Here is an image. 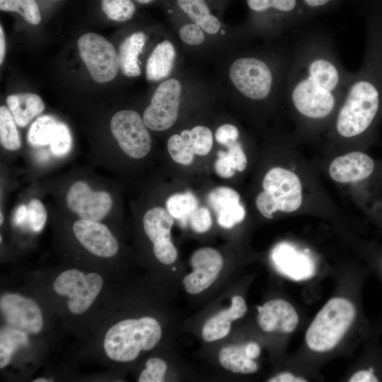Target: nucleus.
I'll return each instance as SVG.
<instances>
[{
  "label": "nucleus",
  "instance_id": "412c9836",
  "mask_svg": "<svg viewBox=\"0 0 382 382\" xmlns=\"http://www.w3.org/2000/svg\"><path fill=\"white\" fill-rule=\"evenodd\" d=\"M176 57V51L171 42H159L149 55L146 65V77L149 81H158L170 75Z\"/></svg>",
  "mask_w": 382,
  "mask_h": 382
},
{
  "label": "nucleus",
  "instance_id": "5fc2aeb1",
  "mask_svg": "<svg viewBox=\"0 0 382 382\" xmlns=\"http://www.w3.org/2000/svg\"><path fill=\"white\" fill-rule=\"evenodd\" d=\"M380 267H381V272H382V258H381Z\"/></svg>",
  "mask_w": 382,
  "mask_h": 382
},
{
  "label": "nucleus",
  "instance_id": "c9c22d12",
  "mask_svg": "<svg viewBox=\"0 0 382 382\" xmlns=\"http://www.w3.org/2000/svg\"><path fill=\"white\" fill-rule=\"evenodd\" d=\"M28 207L27 222L31 230L38 233L42 230L47 221V212L43 204L37 199H31Z\"/></svg>",
  "mask_w": 382,
  "mask_h": 382
},
{
  "label": "nucleus",
  "instance_id": "c03bdc74",
  "mask_svg": "<svg viewBox=\"0 0 382 382\" xmlns=\"http://www.w3.org/2000/svg\"><path fill=\"white\" fill-rule=\"evenodd\" d=\"M379 378L366 369H361L355 372L349 379V382H378Z\"/></svg>",
  "mask_w": 382,
  "mask_h": 382
},
{
  "label": "nucleus",
  "instance_id": "c85d7f7f",
  "mask_svg": "<svg viewBox=\"0 0 382 382\" xmlns=\"http://www.w3.org/2000/svg\"><path fill=\"white\" fill-rule=\"evenodd\" d=\"M0 141L1 146L9 151L21 148V141L15 120L8 108H0Z\"/></svg>",
  "mask_w": 382,
  "mask_h": 382
},
{
  "label": "nucleus",
  "instance_id": "39448f33",
  "mask_svg": "<svg viewBox=\"0 0 382 382\" xmlns=\"http://www.w3.org/2000/svg\"><path fill=\"white\" fill-rule=\"evenodd\" d=\"M357 316L352 301L342 297L330 299L317 313L305 336L308 347L316 352L335 348L342 339Z\"/></svg>",
  "mask_w": 382,
  "mask_h": 382
},
{
  "label": "nucleus",
  "instance_id": "2f4dec72",
  "mask_svg": "<svg viewBox=\"0 0 382 382\" xmlns=\"http://www.w3.org/2000/svg\"><path fill=\"white\" fill-rule=\"evenodd\" d=\"M0 9L16 12L32 25H37L41 21L40 11L35 0H0Z\"/></svg>",
  "mask_w": 382,
  "mask_h": 382
},
{
  "label": "nucleus",
  "instance_id": "4c0bfd02",
  "mask_svg": "<svg viewBox=\"0 0 382 382\" xmlns=\"http://www.w3.org/2000/svg\"><path fill=\"white\" fill-rule=\"evenodd\" d=\"M180 40L185 44L197 46L205 40L204 31L197 24L192 22L182 25L178 32Z\"/></svg>",
  "mask_w": 382,
  "mask_h": 382
},
{
  "label": "nucleus",
  "instance_id": "cd10ccee",
  "mask_svg": "<svg viewBox=\"0 0 382 382\" xmlns=\"http://www.w3.org/2000/svg\"><path fill=\"white\" fill-rule=\"evenodd\" d=\"M27 333L18 329L7 327L1 330L0 335V367L4 368L11 361L15 349L28 343Z\"/></svg>",
  "mask_w": 382,
  "mask_h": 382
},
{
  "label": "nucleus",
  "instance_id": "2eb2a0df",
  "mask_svg": "<svg viewBox=\"0 0 382 382\" xmlns=\"http://www.w3.org/2000/svg\"><path fill=\"white\" fill-rule=\"evenodd\" d=\"M72 228L76 239L92 254L110 257L117 253V240L108 227L99 221L79 219L74 222Z\"/></svg>",
  "mask_w": 382,
  "mask_h": 382
},
{
  "label": "nucleus",
  "instance_id": "b1692460",
  "mask_svg": "<svg viewBox=\"0 0 382 382\" xmlns=\"http://www.w3.org/2000/svg\"><path fill=\"white\" fill-rule=\"evenodd\" d=\"M175 4L183 13L199 25L205 33L215 35L221 30V23L212 13L207 0H175Z\"/></svg>",
  "mask_w": 382,
  "mask_h": 382
},
{
  "label": "nucleus",
  "instance_id": "6e6d98bb",
  "mask_svg": "<svg viewBox=\"0 0 382 382\" xmlns=\"http://www.w3.org/2000/svg\"><path fill=\"white\" fill-rule=\"evenodd\" d=\"M380 2L382 4V0H381Z\"/></svg>",
  "mask_w": 382,
  "mask_h": 382
},
{
  "label": "nucleus",
  "instance_id": "a211bd4d",
  "mask_svg": "<svg viewBox=\"0 0 382 382\" xmlns=\"http://www.w3.org/2000/svg\"><path fill=\"white\" fill-rule=\"evenodd\" d=\"M207 201L216 213L217 223L223 228H232L245 216L239 194L231 187H218L212 190L208 193Z\"/></svg>",
  "mask_w": 382,
  "mask_h": 382
},
{
  "label": "nucleus",
  "instance_id": "9b49d317",
  "mask_svg": "<svg viewBox=\"0 0 382 382\" xmlns=\"http://www.w3.org/2000/svg\"><path fill=\"white\" fill-rule=\"evenodd\" d=\"M140 115L131 110L116 112L110 121L111 132L121 149L133 158L146 156L151 147V139Z\"/></svg>",
  "mask_w": 382,
  "mask_h": 382
},
{
  "label": "nucleus",
  "instance_id": "a18cd8bd",
  "mask_svg": "<svg viewBox=\"0 0 382 382\" xmlns=\"http://www.w3.org/2000/svg\"><path fill=\"white\" fill-rule=\"evenodd\" d=\"M335 0H301L302 4L308 11H316L328 6Z\"/></svg>",
  "mask_w": 382,
  "mask_h": 382
},
{
  "label": "nucleus",
  "instance_id": "1a4fd4ad",
  "mask_svg": "<svg viewBox=\"0 0 382 382\" xmlns=\"http://www.w3.org/2000/svg\"><path fill=\"white\" fill-rule=\"evenodd\" d=\"M103 280L97 273L83 272L76 269L65 270L54 280L53 288L59 295L69 298V310L74 314L87 311L99 294Z\"/></svg>",
  "mask_w": 382,
  "mask_h": 382
},
{
  "label": "nucleus",
  "instance_id": "6e6552de",
  "mask_svg": "<svg viewBox=\"0 0 382 382\" xmlns=\"http://www.w3.org/2000/svg\"><path fill=\"white\" fill-rule=\"evenodd\" d=\"M77 45L79 55L95 81L103 83L116 76L120 68L119 56L104 37L88 33L79 37Z\"/></svg>",
  "mask_w": 382,
  "mask_h": 382
},
{
  "label": "nucleus",
  "instance_id": "8fccbe9b",
  "mask_svg": "<svg viewBox=\"0 0 382 382\" xmlns=\"http://www.w3.org/2000/svg\"><path fill=\"white\" fill-rule=\"evenodd\" d=\"M6 54V41L3 27L0 26V64L3 63Z\"/></svg>",
  "mask_w": 382,
  "mask_h": 382
},
{
  "label": "nucleus",
  "instance_id": "79ce46f5",
  "mask_svg": "<svg viewBox=\"0 0 382 382\" xmlns=\"http://www.w3.org/2000/svg\"><path fill=\"white\" fill-rule=\"evenodd\" d=\"M218 158L214 163V170L216 173L221 178H230L235 174L236 169L226 152L219 151L217 153Z\"/></svg>",
  "mask_w": 382,
  "mask_h": 382
},
{
  "label": "nucleus",
  "instance_id": "f03ea898",
  "mask_svg": "<svg viewBox=\"0 0 382 382\" xmlns=\"http://www.w3.org/2000/svg\"><path fill=\"white\" fill-rule=\"evenodd\" d=\"M362 63L352 76L337 109L335 130L342 138L369 135L382 115V10L366 16Z\"/></svg>",
  "mask_w": 382,
  "mask_h": 382
},
{
  "label": "nucleus",
  "instance_id": "864d4df0",
  "mask_svg": "<svg viewBox=\"0 0 382 382\" xmlns=\"http://www.w3.org/2000/svg\"><path fill=\"white\" fill-rule=\"evenodd\" d=\"M3 221H4V216H3L2 212H1L0 213V224L1 225L3 224Z\"/></svg>",
  "mask_w": 382,
  "mask_h": 382
},
{
  "label": "nucleus",
  "instance_id": "393cba45",
  "mask_svg": "<svg viewBox=\"0 0 382 382\" xmlns=\"http://www.w3.org/2000/svg\"><path fill=\"white\" fill-rule=\"evenodd\" d=\"M173 224V217L162 207H154L144 215V232L154 245H158L171 241L170 229Z\"/></svg>",
  "mask_w": 382,
  "mask_h": 382
},
{
  "label": "nucleus",
  "instance_id": "f257e3e1",
  "mask_svg": "<svg viewBox=\"0 0 382 382\" xmlns=\"http://www.w3.org/2000/svg\"><path fill=\"white\" fill-rule=\"evenodd\" d=\"M352 74L326 31L296 30L283 94L299 117L320 122L339 108Z\"/></svg>",
  "mask_w": 382,
  "mask_h": 382
},
{
  "label": "nucleus",
  "instance_id": "e433bc0d",
  "mask_svg": "<svg viewBox=\"0 0 382 382\" xmlns=\"http://www.w3.org/2000/svg\"><path fill=\"white\" fill-rule=\"evenodd\" d=\"M167 369L166 364L158 358H150L146 362V368L141 371L139 382H161Z\"/></svg>",
  "mask_w": 382,
  "mask_h": 382
},
{
  "label": "nucleus",
  "instance_id": "7ed1b4c3",
  "mask_svg": "<svg viewBox=\"0 0 382 382\" xmlns=\"http://www.w3.org/2000/svg\"><path fill=\"white\" fill-rule=\"evenodd\" d=\"M291 52V43L273 57L253 54L238 58L229 68L233 86L244 98L255 102L283 94Z\"/></svg>",
  "mask_w": 382,
  "mask_h": 382
},
{
  "label": "nucleus",
  "instance_id": "ea45409f",
  "mask_svg": "<svg viewBox=\"0 0 382 382\" xmlns=\"http://www.w3.org/2000/svg\"><path fill=\"white\" fill-rule=\"evenodd\" d=\"M227 149L226 153L236 170L243 171L247 166L248 161L241 144L236 141L228 146Z\"/></svg>",
  "mask_w": 382,
  "mask_h": 382
},
{
  "label": "nucleus",
  "instance_id": "58836bf2",
  "mask_svg": "<svg viewBox=\"0 0 382 382\" xmlns=\"http://www.w3.org/2000/svg\"><path fill=\"white\" fill-rule=\"evenodd\" d=\"M189 219L191 228L196 233L207 231L212 224L209 210L204 207H198L191 214Z\"/></svg>",
  "mask_w": 382,
  "mask_h": 382
},
{
  "label": "nucleus",
  "instance_id": "de8ad7c7",
  "mask_svg": "<svg viewBox=\"0 0 382 382\" xmlns=\"http://www.w3.org/2000/svg\"><path fill=\"white\" fill-rule=\"evenodd\" d=\"M28 207L25 204H21L15 210L13 215V222L17 226L23 225L27 222Z\"/></svg>",
  "mask_w": 382,
  "mask_h": 382
},
{
  "label": "nucleus",
  "instance_id": "473e14b6",
  "mask_svg": "<svg viewBox=\"0 0 382 382\" xmlns=\"http://www.w3.org/2000/svg\"><path fill=\"white\" fill-rule=\"evenodd\" d=\"M101 6L106 16L117 22L130 20L136 11L132 0H101Z\"/></svg>",
  "mask_w": 382,
  "mask_h": 382
},
{
  "label": "nucleus",
  "instance_id": "09e8293b",
  "mask_svg": "<svg viewBox=\"0 0 382 382\" xmlns=\"http://www.w3.org/2000/svg\"><path fill=\"white\" fill-rule=\"evenodd\" d=\"M245 353L249 358L255 359L260 354V347L255 342H250L245 345Z\"/></svg>",
  "mask_w": 382,
  "mask_h": 382
},
{
  "label": "nucleus",
  "instance_id": "20e7f679",
  "mask_svg": "<svg viewBox=\"0 0 382 382\" xmlns=\"http://www.w3.org/2000/svg\"><path fill=\"white\" fill-rule=\"evenodd\" d=\"M161 337V328L151 317L127 319L112 325L104 338V349L112 360L135 359L141 351L153 349Z\"/></svg>",
  "mask_w": 382,
  "mask_h": 382
},
{
  "label": "nucleus",
  "instance_id": "ddd939ff",
  "mask_svg": "<svg viewBox=\"0 0 382 382\" xmlns=\"http://www.w3.org/2000/svg\"><path fill=\"white\" fill-rule=\"evenodd\" d=\"M0 308L8 326L26 333L37 334L43 325L40 307L32 299L16 294L1 297Z\"/></svg>",
  "mask_w": 382,
  "mask_h": 382
},
{
  "label": "nucleus",
  "instance_id": "4468645a",
  "mask_svg": "<svg viewBox=\"0 0 382 382\" xmlns=\"http://www.w3.org/2000/svg\"><path fill=\"white\" fill-rule=\"evenodd\" d=\"M193 268L183 280L185 290L197 294L209 288L217 279L223 267L221 254L212 248H202L196 250L190 258Z\"/></svg>",
  "mask_w": 382,
  "mask_h": 382
},
{
  "label": "nucleus",
  "instance_id": "3c124183",
  "mask_svg": "<svg viewBox=\"0 0 382 382\" xmlns=\"http://www.w3.org/2000/svg\"><path fill=\"white\" fill-rule=\"evenodd\" d=\"M154 0H135V1H137V3H139V4H149L152 1H154Z\"/></svg>",
  "mask_w": 382,
  "mask_h": 382
},
{
  "label": "nucleus",
  "instance_id": "f8f14e48",
  "mask_svg": "<svg viewBox=\"0 0 382 382\" xmlns=\"http://www.w3.org/2000/svg\"><path fill=\"white\" fill-rule=\"evenodd\" d=\"M66 205L81 219L102 220L111 209L112 201L106 192L93 191L83 181L75 182L66 195Z\"/></svg>",
  "mask_w": 382,
  "mask_h": 382
},
{
  "label": "nucleus",
  "instance_id": "49530a36",
  "mask_svg": "<svg viewBox=\"0 0 382 382\" xmlns=\"http://www.w3.org/2000/svg\"><path fill=\"white\" fill-rule=\"evenodd\" d=\"M270 382H306L304 378L296 376L291 373L285 372L277 375L268 380Z\"/></svg>",
  "mask_w": 382,
  "mask_h": 382
},
{
  "label": "nucleus",
  "instance_id": "aec40b11",
  "mask_svg": "<svg viewBox=\"0 0 382 382\" xmlns=\"http://www.w3.org/2000/svg\"><path fill=\"white\" fill-rule=\"evenodd\" d=\"M272 260L282 273L293 279H304L313 272L311 260L289 245L277 246L272 252Z\"/></svg>",
  "mask_w": 382,
  "mask_h": 382
},
{
  "label": "nucleus",
  "instance_id": "603ef678",
  "mask_svg": "<svg viewBox=\"0 0 382 382\" xmlns=\"http://www.w3.org/2000/svg\"><path fill=\"white\" fill-rule=\"evenodd\" d=\"M48 381H50L45 378H37L33 381V382H48Z\"/></svg>",
  "mask_w": 382,
  "mask_h": 382
},
{
  "label": "nucleus",
  "instance_id": "f3484780",
  "mask_svg": "<svg viewBox=\"0 0 382 382\" xmlns=\"http://www.w3.org/2000/svg\"><path fill=\"white\" fill-rule=\"evenodd\" d=\"M257 323L267 332L290 333L299 324V315L293 306L283 299H273L257 306Z\"/></svg>",
  "mask_w": 382,
  "mask_h": 382
},
{
  "label": "nucleus",
  "instance_id": "bb28decb",
  "mask_svg": "<svg viewBox=\"0 0 382 382\" xmlns=\"http://www.w3.org/2000/svg\"><path fill=\"white\" fill-rule=\"evenodd\" d=\"M59 123L51 115H45L37 117L28 129V141L35 146L50 144L56 135Z\"/></svg>",
  "mask_w": 382,
  "mask_h": 382
},
{
  "label": "nucleus",
  "instance_id": "6ab92c4d",
  "mask_svg": "<svg viewBox=\"0 0 382 382\" xmlns=\"http://www.w3.org/2000/svg\"><path fill=\"white\" fill-rule=\"evenodd\" d=\"M247 312L244 299L234 296L231 305L208 319L203 326L202 336L204 341L212 342L225 337L230 332L231 322L242 318Z\"/></svg>",
  "mask_w": 382,
  "mask_h": 382
},
{
  "label": "nucleus",
  "instance_id": "c756f323",
  "mask_svg": "<svg viewBox=\"0 0 382 382\" xmlns=\"http://www.w3.org/2000/svg\"><path fill=\"white\" fill-rule=\"evenodd\" d=\"M166 209L175 219L187 220L198 208V201L196 197L190 192L176 193L166 201Z\"/></svg>",
  "mask_w": 382,
  "mask_h": 382
},
{
  "label": "nucleus",
  "instance_id": "a19ab883",
  "mask_svg": "<svg viewBox=\"0 0 382 382\" xmlns=\"http://www.w3.org/2000/svg\"><path fill=\"white\" fill-rule=\"evenodd\" d=\"M239 137L238 128L231 124H224L219 127L215 133L216 141L226 147L236 141Z\"/></svg>",
  "mask_w": 382,
  "mask_h": 382
},
{
  "label": "nucleus",
  "instance_id": "72a5a7b5",
  "mask_svg": "<svg viewBox=\"0 0 382 382\" xmlns=\"http://www.w3.org/2000/svg\"><path fill=\"white\" fill-rule=\"evenodd\" d=\"M167 149L172 159L182 165H190L194 159V155L188 141L180 134H173L168 140Z\"/></svg>",
  "mask_w": 382,
  "mask_h": 382
},
{
  "label": "nucleus",
  "instance_id": "7c9ffc66",
  "mask_svg": "<svg viewBox=\"0 0 382 382\" xmlns=\"http://www.w3.org/2000/svg\"><path fill=\"white\" fill-rule=\"evenodd\" d=\"M180 135L188 141L193 153L205 156L209 153L213 145V135L209 128L197 125L191 129L183 130Z\"/></svg>",
  "mask_w": 382,
  "mask_h": 382
},
{
  "label": "nucleus",
  "instance_id": "4be33fe9",
  "mask_svg": "<svg viewBox=\"0 0 382 382\" xmlns=\"http://www.w3.org/2000/svg\"><path fill=\"white\" fill-rule=\"evenodd\" d=\"M146 40L145 34L137 31L125 37L120 45V68L125 76L137 77L141 74L139 57L142 52Z\"/></svg>",
  "mask_w": 382,
  "mask_h": 382
},
{
  "label": "nucleus",
  "instance_id": "f704fd0d",
  "mask_svg": "<svg viewBox=\"0 0 382 382\" xmlns=\"http://www.w3.org/2000/svg\"><path fill=\"white\" fill-rule=\"evenodd\" d=\"M52 152L57 156L66 155L72 146V137L69 127L59 122L56 135L50 144Z\"/></svg>",
  "mask_w": 382,
  "mask_h": 382
},
{
  "label": "nucleus",
  "instance_id": "423d86ee",
  "mask_svg": "<svg viewBox=\"0 0 382 382\" xmlns=\"http://www.w3.org/2000/svg\"><path fill=\"white\" fill-rule=\"evenodd\" d=\"M263 191L256 197L255 205L260 214L270 219L277 211L286 213L299 209L302 203V186L294 172L282 167L270 169L262 180Z\"/></svg>",
  "mask_w": 382,
  "mask_h": 382
},
{
  "label": "nucleus",
  "instance_id": "a878e982",
  "mask_svg": "<svg viewBox=\"0 0 382 382\" xmlns=\"http://www.w3.org/2000/svg\"><path fill=\"white\" fill-rule=\"evenodd\" d=\"M221 365L233 373L253 374L257 371L256 362L245 353V346H228L222 348L219 354Z\"/></svg>",
  "mask_w": 382,
  "mask_h": 382
},
{
  "label": "nucleus",
  "instance_id": "5701e85b",
  "mask_svg": "<svg viewBox=\"0 0 382 382\" xmlns=\"http://www.w3.org/2000/svg\"><path fill=\"white\" fill-rule=\"evenodd\" d=\"M6 103L16 125L21 127L27 126L45 109L42 98L32 93L10 95L6 98Z\"/></svg>",
  "mask_w": 382,
  "mask_h": 382
},
{
  "label": "nucleus",
  "instance_id": "0eeeda50",
  "mask_svg": "<svg viewBox=\"0 0 382 382\" xmlns=\"http://www.w3.org/2000/svg\"><path fill=\"white\" fill-rule=\"evenodd\" d=\"M257 33L280 36L300 25L302 14L299 0H246Z\"/></svg>",
  "mask_w": 382,
  "mask_h": 382
},
{
  "label": "nucleus",
  "instance_id": "dca6fc26",
  "mask_svg": "<svg viewBox=\"0 0 382 382\" xmlns=\"http://www.w3.org/2000/svg\"><path fill=\"white\" fill-rule=\"evenodd\" d=\"M374 170L375 162L369 155L352 151L335 158L329 166L328 173L334 181L349 183L368 179Z\"/></svg>",
  "mask_w": 382,
  "mask_h": 382
},
{
  "label": "nucleus",
  "instance_id": "9d476101",
  "mask_svg": "<svg viewBox=\"0 0 382 382\" xmlns=\"http://www.w3.org/2000/svg\"><path fill=\"white\" fill-rule=\"evenodd\" d=\"M182 89L180 81L175 78L168 79L158 85L143 114V120L149 129L164 131L175 123Z\"/></svg>",
  "mask_w": 382,
  "mask_h": 382
},
{
  "label": "nucleus",
  "instance_id": "37998d69",
  "mask_svg": "<svg viewBox=\"0 0 382 382\" xmlns=\"http://www.w3.org/2000/svg\"><path fill=\"white\" fill-rule=\"evenodd\" d=\"M154 253L156 257L165 265L173 263L178 257L176 248L172 241L154 246Z\"/></svg>",
  "mask_w": 382,
  "mask_h": 382
}]
</instances>
